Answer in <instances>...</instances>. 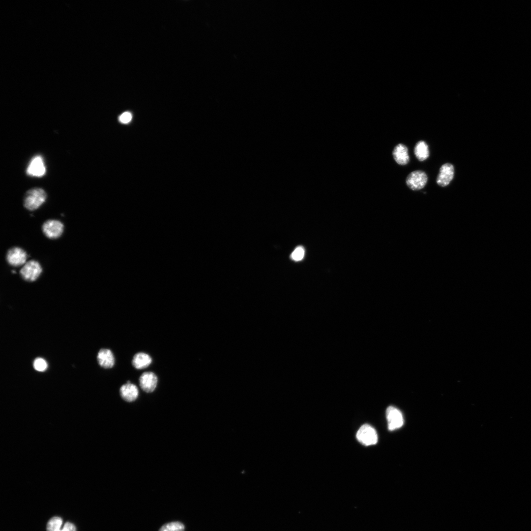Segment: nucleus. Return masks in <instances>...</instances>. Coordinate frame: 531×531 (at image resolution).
<instances>
[{
	"label": "nucleus",
	"mask_w": 531,
	"mask_h": 531,
	"mask_svg": "<svg viewBox=\"0 0 531 531\" xmlns=\"http://www.w3.org/2000/svg\"><path fill=\"white\" fill-rule=\"evenodd\" d=\"M46 194L41 188H34L26 193L24 199V206L30 210L37 209L45 201Z\"/></svg>",
	"instance_id": "obj_1"
},
{
	"label": "nucleus",
	"mask_w": 531,
	"mask_h": 531,
	"mask_svg": "<svg viewBox=\"0 0 531 531\" xmlns=\"http://www.w3.org/2000/svg\"><path fill=\"white\" fill-rule=\"evenodd\" d=\"M356 437L362 444L366 446L375 444L378 442V435L375 429L369 424H363L358 430Z\"/></svg>",
	"instance_id": "obj_2"
},
{
	"label": "nucleus",
	"mask_w": 531,
	"mask_h": 531,
	"mask_svg": "<svg viewBox=\"0 0 531 531\" xmlns=\"http://www.w3.org/2000/svg\"><path fill=\"white\" fill-rule=\"evenodd\" d=\"M41 272L42 267L40 264L35 260H30L24 265L20 273L25 280L33 282L39 277Z\"/></svg>",
	"instance_id": "obj_3"
},
{
	"label": "nucleus",
	"mask_w": 531,
	"mask_h": 531,
	"mask_svg": "<svg viewBox=\"0 0 531 531\" xmlns=\"http://www.w3.org/2000/svg\"><path fill=\"white\" fill-rule=\"evenodd\" d=\"M428 180L426 174L421 170H416L410 173L407 177L406 183L408 187L412 190H419L424 187Z\"/></svg>",
	"instance_id": "obj_4"
},
{
	"label": "nucleus",
	"mask_w": 531,
	"mask_h": 531,
	"mask_svg": "<svg viewBox=\"0 0 531 531\" xmlns=\"http://www.w3.org/2000/svg\"><path fill=\"white\" fill-rule=\"evenodd\" d=\"M63 224L57 220H48L45 221L42 227L43 234L50 239L59 237L63 231Z\"/></svg>",
	"instance_id": "obj_5"
},
{
	"label": "nucleus",
	"mask_w": 531,
	"mask_h": 531,
	"mask_svg": "<svg viewBox=\"0 0 531 531\" xmlns=\"http://www.w3.org/2000/svg\"><path fill=\"white\" fill-rule=\"evenodd\" d=\"M388 429L393 431L400 428L404 423V419L401 412L393 406H389L386 411Z\"/></svg>",
	"instance_id": "obj_6"
},
{
	"label": "nucleus",
	"mask_w": 531,
	"mask_h": 531,
	"mask_svg": "<svg viewBox=\"0 0 531 531\" xmlns=\"http://www.w3.org/2000/svg\"><path fill=\"white\" fill-rule=\"evenodd\" d=\"M8 263L13 266H19L26 261L27 254L21 248L14 247L9 249L6 254Z\"/></svg>",
	"instance_id": "obj_7"
},
{
	"label": "nucleus",
	"mask_w": 531,
	"mask_h": 531,
	"mask_svg": "<svg viewBox=\"0 0 531 531\" xmlns=\"http://www.w3.org/2000/svg\"><path fill=\"white\" fill-rule=\"evenodd\" d=\"M454 168L452 164L446 163L443 164L440 168L436 182L441 187L448 185L453 178Z\"/></svg>",
	"instance_id": "obj_8"
},
{
	"label": "nucleus",
	"mask_w": 531,
	"mask_h": 531,
	"mask_svg": "<svg viewBox=\"0 0 531 531\" xmlns=\"http://www.w3.org/2000/svg\"><path fill=\"white\" fill-rule=\"evenodd\" d=\"M157 382V377L152 372H145L139 378L140 386L147 393L152 392L156 388Z\"/></svg>",
	"instance_id": "obj_9"
},
{
	"label": "nucleus",
	"mask_w": 531,
	"mask_h": 531,
	"mask_svg": "<svg viewBox=\"0 0 531 531\" xmlns=\"http://www.w3.org/2000/svg\"><path fill=\"white\" fill-rule=\"evenodd\" d=\"M119 393L123 400L127 402H132L138 398L139 390L136 385L128 381L121 386Z\"/></svg>",
	"instance_id": "obj_10"
},
{
	"label": "nucleus",
	"mask_w": 531,
	"mask_h": 531,
	"mask_svg": "<svg viewBox=\"0 0 531 531\" xmlns=\"http://www.w3.org/2000/svg\"><path fill=\"white\" fill-rule=\"evenodd\" d=\"M46 172V168L42 158L40 156L33 157L30 162L27 173L28 175L34 177H42Z\"/></svg>",
	"instance_id": "obj_11"
},
{
	"label": "nucleus",
	"mask_w": 531,
	"mask_h": 531,
	"mask_svg": "<svg viewBox=\"0 0 531 531\" xmlns=\"http://www.w3.org/2000/svg\"><path fill=\"white\" fill-rule=\"evenodd\" d=\"M392 155L394 159L399 165H405L409 162L408 149L404 144L397 145L393 150Z\"/></svg>",
	"instance_id": "obj_12"
},
{
	"label": "nucleus",
	"mask_w": 531,
	"mask_h": 531,
	"mask_svg": "<svg viewBox=\"0 0 531 531\" xmlns=\"http://www.w3.org/2000/svg\"><path fill=\"white\" fill-rule=\"evenodd\" d=\"M97 358L99 364L104 368L109 369L114 365L115 357L112 352L109 349H101L98 353Z\"/></svg>",
	"instance_id": "obj_13"
},
{
	"label": "nucleus",
	"mask_w": 531,
	"mask_h": 531,
	"mask_svg": "<svg viewBox=\"0 0 531 531\" xmlns=\"http://www.w3.org/2000/svg\"><path fill=\"white\" fill-rule=\"evenodd\" d=\"M152 358L148 354L140 352L136 354L132 359L133 366L137 369H143L148 367L151 363Z\"/></svg>",
	"instance_id": "obj_14"
},
{
	"label": "nucleus",
	"mask_w": 531,
	"mask_h": 531,
	"mask_svg": "<svg viewBox=\"0 0 531 531\" xmlns=\"http://www.w3.org/2000/svg\"><path fill=\"white\" fill-rule=\"evenodd\" d=\"M414 153L419 161L426 160L429 156L428 146L426 142L423 141L417 142L414 147Z\"/></svg>",
	"instance_id": "obj_15"
},
{
	"label": "nucleus",
	"mask_w": 531,
	"mask_h": 531,
	"mask_svg": "<svg viewBox=\"0 0 531 531\" xmlns=\"http://www.w3.org/2000/svg\"><path fill=\"white\" fill-rule=\"evenodd\" d=\"M184 525L179 522H172L163 525L159 531H184Z\"/></svg>",
	"instance_id": "obj_16"
},
{
	"label": "nucleus",
	"mask_w": 531,
	"mask_h": 531,
	"mask_svg": "<svg viewBox=\"0 0 531 531\" xmlns=\"http://www.w3.org/2000/svg\"><path fill=\"white\" fill-rule=\"evenodd\" d=\"M62 525V520L59 517H53L47 525V531H59Z\"/></svg>",
	"instance_id": "obj_17"
},
{
	"label": "nucleus",
	"mask_w": 531,
	"mask_h": 531,
	"mask_svg": "<svg viewBox=\"0 0 531 531\" xmlns=\"http://www.w3.org/2000/svg\"><path fill=\"white\" fill-rule=\"evenodd\" d=\"M33 366L34 369L39 372H43L48 367V364L46 360L41 357L36 358L34 360Z\"/></svg>",
	"instance_id": "obj_18"
},
{
	"label": "nucleus",
	"mask_w": 531,
	"mask_h": 531,
	"mask_svg": "<svg viewBox=\"0 0 531 531\" xmlns=\"http://www.w3.org/2000/svg\"><path fill=\"white\" fill-rule=\"evenodd\" d=\"M304 255V248L301 246L296 247L291 254V258L295 261L301 260Z\"/></svg>",
	"instance_id": "obj_19"
},
{
	"label": "nucleus",
	"mask_w": 531,
	"mask_h": 531,
	"mask_svg": "<svg viewBox=\"0 0 531 531\" xmlns=\"http://www.w3.org/2000/svg\"><path fill=\"white\" fill-rule=\"evenodd\" d=\"M132 119V115L129 112H125L119 117V120L120 122L126 124L129 122Z\"/></svg>",
	"instance_id": "obj_20"
},
{
	"label": "nucleus",
	"mask_w": 531,
	"mask_h": 531,
	"mask_svg": "<svg viewBox=\"0 0 531 531\" xmlns=\"http://www.w3.org/2000/svg\"><path fill=\"white\" fill-rule=\"evenodd\" d=\"M59 531H76V529L74 524L70 522H67Z\"/></svg>",
	"instance_id": "obj_21"
}]
</instances>
